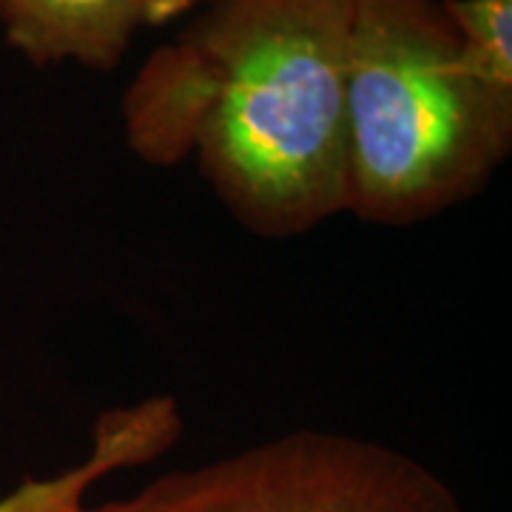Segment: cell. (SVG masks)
I'll return each instance as SVG.
<instances>
[{
  "label": "cell",
  "mask_w": 512,
  "mask_h": 512,
  "mask_svg": "<svg viewBox=\"0 0 512 512\" xmlns=\"http://www.w3.org/2000/svg\"><path fill=\"white\" fill-rule=\"evenodd\" d=\"M123 97L148 165L197 157L251 234L299 237L345 211L353 0H208Z\"/></svg>",
  "instance_id": "1"
},
{
  "label": "cell",
  "mask_w": 512,
  "mask_h": 512,
  "mask_svg": "<svg viewBox=\"0 0 512 512\" xmlns=\"http://www.w3.org/2000/svg\"><path fill=\"white\" fill-rule=\"evenodd\" d=\"M510 148L512 106L464 69L441 0H353L348 214L430 220L476 197Z\"/></svg>",
  "instance_id": "2"
},
{
  "label": "cell",
  "mask_w": 512,
  "mask_h": 512,
  "mask_svg": "<svg viewBox=\"0 0 512 512\" xmlns=\"http://www.w3.org/2000/svg\"><path fill=\"white\" fill-rule=\"evenodd\" d=\"M100 470L29 484L0 512H464L430 467L379 441L293 430L234 456L154 478L140 493L83 507Z\"/></svg>",
  "instance_id": "3"
},
{
  "label": "cell",
  "mask_w": 512,
  "mask_h": 512,
  "mask_svg": "<svg viewBox=\"0 0 512 512\" xmlns=\"http://www.w3.org/2000/svg\"><path fill=\"white\" fill-rule=\"evenodd\" d=\"M185 12H191L185 0H0V29L37 69L77 63L111 72L137 32Z\"/></svg>",
  "instance_id": "4"
},
{
  "label": "cell",
  "mask_w": 512,
  "mask_h": 512,
  "mask_svg": "<svg viewBox=\"0 0 512 512\" xmlns=\"http://www.w3.org/2000/svg\"><path fill=\"white\" fill-rule=\"evenodd\" d=\"M461 63L481 89L512 106V0H441Z\"/></svg>",
  "instance_id": "5"
},
{
  "label": "cell",
  "mask_w": 512,
  "mask_h": 512,
  "mask_svg": "<svg viewBox=\"0 0 512 512\" xmlns=\"http://www.w3.org/2000/svg\"><path fill=\"white\" fill-rule=\"evenodd\" d=\"M188 3V9H194V6H202V3H208V0H185Z\"/></svg>",
  "instance_id": "6"
}]
</instances>
